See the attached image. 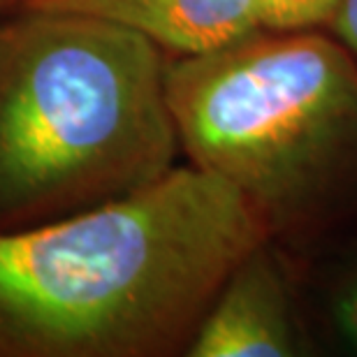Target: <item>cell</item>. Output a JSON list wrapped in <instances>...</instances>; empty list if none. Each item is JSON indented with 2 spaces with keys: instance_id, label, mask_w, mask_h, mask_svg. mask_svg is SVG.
I'll list each match as a JSON object with an SVG mask.
<instances>
[{
  "instance_id": "6da1fadb",
  "label": "cell",
  "mask_w": 357,
  "mask_h": 357,
  "mask_svg": "<svg viewBox=\"0 0 357 357\" xmlns=\"http://www.w3.org/2000/svg\"><path fill=\"white\" fill-rule=\"evenodd\" d=\"M269 239L251 202L192 162L93 209L0 230V357L188 351L227 276Z\"/></svg>"
},
{
  "instance_id": "7a4b0ae2",
  "label": "cell",
  "mask_w": 357,
  "mask_h": 357,
  "mask_svg": "<svg viewBox=\"0 0 357 357\" xmlns=\"http://www.w3.org/2000/svg\"><path fill=\"white\" fill-rule=\"evenodd\" d=\"M167 59L112 21L17 10L0 28V230L93 209L174 167Z\"/></svg>"
},
{
  "instance_id": "3957f363",
  "label": "cell",
  "mask_w": 357,
  "mask_h": 357,
  "mask_svg": "<svg viewBox=\"0 0 357 357\" xmlns=\"http://www.w3.org/2000/svg\"><path fill=\"white\" fill-rule=\"evenodd\" d=\"M167 102L192 165L230 181L269 237L357 216V59L318 31H255L167 59Z\"/></svg>"
},
{
  "instance_id": "277c9868",
  "label": "cell",
  "mask_w": 357,
  "mask_h": 357,
  "mask_svg": "<svg viewBox=\"0 0 357 357\" xmlns=\"http://www.w3.org/2000/svg\"><path fill=\"white\" fill-rule=\"evenodd\" d=\"M185 353L190 357H290L299 353L290 290L267 241L227 276Z\"/></svg>"
},
{
  "instance_id": "5b68a950",
  "label": "cell",
  "mask_w": 357,
  "mask_h": 357,
  "mask_svg": "<svg viewBox=\"0 0 357 357\" xmlns=\"http://www.w3.org/2000/svg\"><path fill=\"white\" fill-rule=\"evenodd\" d=\"M24 7L63 10L126 26L167 56H199L260 31L253 0H28Z\"/></svg>"
},
{
  "instance_id": "8992f818",
  "label": "cell",
  "mask_w": 357,
  "mask_h": 357,
  "mask_svg": "<svg viewBox=\"0 0 357 357\" xmlns=\"http://www.w3.org/2000/svg\"><path fill=\"white\" fill-rule=\"evenodd\" d=\"M341 0H253V10L262 31L295 33L330 26Z\"/></svg>"
},
{
  "instance_id": "52a82bcc",
  "label": "cell",
  "mask_w": 357,
  "mask_h": 357,
  "mask_svg": "<svg viewBox=\"0 0 357 357\" xmlns=\"http://www.w3.org/2000/svg\"><path fill=\"white\" fill-rule=\"evenodd\" d=\"M332 320L344 344L357 353V267L348 274L334 292Z\"/></svg>"
},
{
  "instance_id": "ba28073f",
  "label": "cell",
  "mask_w": 357,
  "mask_h": 357,
  "mask_svg": "<svg viewBox=\"0 0 357 357\" xmlns=\"http://www.w3.org/2000/svg\"><path fill=\"white\" fill-rule=\"evenodd\" d=\"M327 31L357 59V0H341Z\"/></svg>"
},
{
  "instance_id": "9c48e42d",
  "label": "cell",
  "mask_w": 357,
  "mask_h": 357,
  "mask_svg": "<svg viewBox=\"0 0 357 357\" xmlns=\"http://www.w3.org/2000/svg\"><path fill=\"white\" fill-rule=\"evenodd\" d=\"M28 3V0H0V12H7V10H21Z\"/></svg>"
}]
</instances>
